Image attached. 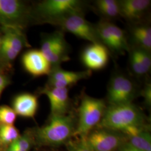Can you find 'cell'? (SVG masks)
Here are the masks:
<instances>
[{
	"instance_id": "20",
	"label": "cell",
	"mask_w": 151,
	"mask_h": 151,
	"mask_svg": "<svg viewBox=\"0 0 151 151\" xmlns=\"http://www.w3.org/2000/svg\"><path fill=\"white\" fill-rule=\"evenodd\" d=\"M64 39H65V35L62 32L58 31L46 35L43 38L40 50L47 59L49 54L54 47Z\"/></svg>"
},
{
	"instance_id": "9",
	"label": "cell",
	"mask_w": 151,
	"mask_h": 151,
	"mask_svg": "<svg viewBox=\"0 0 151 151\" xmlns=\"http://www.w3.org/2000/svg\"><path fill=\"white\" fill-rule=\"evenodd\" d=\"M86 137L93 151H116L126 142L122 133L100 127Z\"/></svg>"
},
{
	"instance_id": "4",
	"label": "cell",
	"mask_w": 151,
	"mask_h": 151,
	"mask_svg": "<svg viewBox=\"0 0 151 151\" xmlns=\"http://www.w3.org/2000/svg\"><path fill=\"white\" fill-rule=\"evenodd\" d=\"M107 106L105 100L85 94L78 109V119L74 137H86L103 118Z\"/></svg>"
},
{
	"instance_id": "11",
	"label": "cell",
	"mask_w": 151,
	"mask_h": 151,
	"mask_svg": "<svg viewBox=\"0 0 151 151\" xmlns=\"http://www.w3.org/2000/svg\"><path fill=\"white\" fill-rule=\"evenodd\" d=\"M91 70L70 71L63 70L59 67L52 69L48 75V80L44 87L68 88L77 83L79 81L87 79L91 75Z\"/></svg>"
},
{
	"instance_id": "15",
	"label": "cell",
	"mask_w": 151,
	"mask_h": 151,
	"mask_svg": "<svg viewBox=\"0 0 151 151\" xmlns=\"http://www.w3.org/2000/svg\"><path fill=\"white\" fill-rule=\"evenodd\" d=\"M12 108L16 115L27 118H34L38 110V97L27 92L20 93L14 98Z\"/></svg>"
},
{
	"instance_id": "30",
	"label": "cell",
	"mask_w": 151,
	"mask_h": 151,
	"mask_svg": "<svg viewBox=\"0 0 151 151\" xmlns=\"http://www.w3.org/2000/svg\"><path fill=\"white\" fill-rule=\"evenodd\" d=\"M5 149L0 145V151H5Z\"/></svg>"
},
{
	"instance_id": "6",
	"label": "cell",
	"mask_w": 151,
	"mask_h": 151,
	"mask_svg": "<svg viewBox=\"0 0 151 151\" xmlns=\"http://www.w3.org/2000/svg\"><path fill=\"white\" fill-rule=\"evenodd\" d=\"M4 35L0 48V60L10 63L25 47L29 45L22 28L11 26H2Z\"/></svg>"
},
{
	"instance_id": "10",
	"label": "cell",
	"mask_w": 151,
	"mask_h": 151,
	"mask_svg": "<svg viewBox=\"0 0 151 151\" xmlns=\"http://www.w3.org/2000/svg\"><path fill=\"white\" fill-rule=\"evenodd\" d=\"M110 52L103 44L91 43L82 50L81 60L87 70H100L108 65Z\"/></svg>"
},
{
	"instance_id": "23",
	"label": "cell",
	"mask_w": 151,
	"mask_h": 151,
	"mask_svg": "<svg viewBox=\"0 0 151 151\" xmlns=\"http://www.w3.org/2000/svg\"><path fill=\"white\" fill-rule=\"evenodd\" d=\"M68 151H93L88 144L86 137H77L71 139L65 145Z\"/></svg>"
},
{
	"instance_id": "26",
	"label": "cell",
	"mask_w": 151,
	"mask_h": 151,
	"mask_svg": "<svg viewBox=\"0 0 151 151\" xmlns=\"http://www.w3.org/2000/svg\"><path fill=\"white\" fill-rule=\"evenodd\" d=\"M140 95L144 98V102L147 107L151 105V83L147 82L140 91Z\"/></svg>"
},
{
	"instance_id": "2",
	"label": "cell",
	"mask_w": 151,
	"mask_h": 151,
	"mask_svg": "<svg viewBox=\"0 0 151 151\" xmlns=\"http://www.w3.org/2000/svg\"><path fill=\"white\" fill-rule=\"evenodd\" d=\"M77 120L72 113L50 115L47 124L31 129L35 146L58 147L65 145L74 137Z\"/></svg>"
},
{
	"instance_id": "8",
	"label": "cell",
	"mask_w": 151,
	"mask_h": 151,
	"mask_svg": "<svg viewBox=\"0 0 151 151\" xmlns=\"http://www.w3.org/2000/svg\"><path fill=\"white\" fill-rule=\"evenodd\" d=\"M61 29L76 37L90 42L101 43L97 34L96 25L88 22L83 13H76L64 19L58 25Z\"/></svg>"
},
{
	"instance_id": "21",
	"label": "cell",
	"mask_w": 151,
	"mask_h": 151,
	"mask_svg": "<svg viewBox=\"0 0 151 151\" xmlns=\"http://www.w3.org/2000/svg\"><path fill=\"white\" fill-rule=\"evenodd\" d=\"M128 52L129 53V65L132 74L138 78L145 77L148 73L139 59L135 49L129 46Z\"/></svg>"
},
{
	"instance_id": "12",
	"label": "cell",
	"mask_w": 151,
	"mask_h": 151,
	"mask_svg": "<svg viewBox=\"0 0 151 151\" xmlns=\"http://www.w3.org/2000/svg\"><path fill=\"white\" fill-rule=\"evenodd\" d=\"M40 92L48 98L51 115H65L70 113V100L68 88L44 87Z\"/></svg>"
},
{
	"instance_id": "29",
	"label": "cell",
	"mask_w": 151,
	"mask_h": 151,
	"mask_svg": "<svg viewBox=\"0 0 151 151\" xmlns=\"http://www.w3.org/2000/svg\"><path fill=\"white\" fill-rule=\"evenodd\" d=\"M5 151H20L18 148H17L14 145H11L9 146L5 149Z\"/></svg>"
},
{
	"instance_id": "1",
	"label": "cell",
	"mask_w": 151,
	"mask_h": 151,
	"mask_svg": "<svg viewBox=\"0 0 151 151\" xmlns=\"http://www.w3.org/2000/svg\"><path fill=\"white\" fill-rule=\"evenodd\" d=\"M146 116L132 103L109 105L98 127L118 132L125 137L149 129Z\"/></svg>"
},
{
	"instance_id": "7",
	"label": "cell",
	"mask_w": 151,
	"mask_h": 151,
	"mask_svg": "<svg viewBox=\"0 0 151 151\" xmlns=\"http://www.w3.org/2000/svg\"><path fill=\"white\" fill-rule=\"evenodd\" d=\"M32 19V10L22 1L0 0V24L2 26L24 27Z\"/></svg>"
},
{
	"instance_id": "13",
	"label": "cell",
	"mask_w": 151,
	"mask_h": 151,
	"mask_svg": "<svg viewBox=\"0 0 151 151\" xmlns=\"http://www.w3.org/2000/svg\"><path fill=\"white\" fill-rule=\"evenodd\" d=\"M151 4L150 0L119 1L120 16L132 24L142 23Z\"/></svg>"
},
{
	"instance_id": "14",
	"label": "cell",
	"mask_w": 151,
	"mask_h": 151,
	"mask_svg": "<svg viewBox=\"0 0 151 151\" xmlns=\"http://www.w3.org/2000/svg\"><path fill=\"white\" fill-rule=\"evenodd\" d=\"M25 70L31 75L40 77L49 75L52 67L40 50L32 49L25 53L22 58Z\"/></svg>"
},
{
	"instance_id": "24",
	"label": "cell",
	"mask_w": 151,
	"mask_h": 151,
	"mask_svg": "<svg viewBox=\"0 0 151 151\" xmlns=\"http://www.w3.org/2000/svg\"><path fill=\"white\" fill-rule=\"evenodd\" d=\"M16 114L12 108L7 105H0V125H14Z\"/></svg>"
},
{
	"instance_id": "5",
	"label": "cell",
	"mask_w": 151,
	"mask_h": 151,
	"mask_svg": "<svg viewBox=\"0 0 151 151\" xmlns=\"http://www.w3.org/2000/svg\"><path fill=\"white\" fill-rule=\"evenodd\" d=\"M139 93L138 85L130 76L119 70L114 72L107 90L106 98L109 105L132 103Z\"/></svg>"
},
{
	"instance_id": "18",
	"label": "cell",
	"mask_w": 151,
	"mask_h": 151,
	"mask_svg": "<svg viewBox=\"0 0 151 151\" xmlns=\"http://www.w3.org/2000/svg\"><path fill=\"white\" fill-rule=\"evenodd\" d=\"M126 142L141 151H151V137L149 129L143 130L125 137Z\"/></svg>"
},
{
	"instance_id": "31",
	"label": "cell",
	"mask_w": 151,
	"mask_h": 151,
	"mask_svg": "<svg viewBox=\"0 0 151 151\" xmlns=\"http://www.w3.org/2000/svg\"><path fill=\"white\" fill-rule=\"evenodd\" d=\"M1 43H2V37H1V36H0V48H1Z\"/></svg>"
},
{
	"instance_id": "16",
	"label": "cell",
	"mask_w": 151,
	"mask_h": 151,
	"mask_svg": "<svg viewBox=\"0 0 151 151\" xmlns=\"http://www.w3.org/2000/svg\"><path fill=\"white\" fill-rule=\"evenodd\" d=\"M132 45L129 46L142 49L151 52V28L143 22L133 24L130 29Z\"/></svg>"
},
{
	"instance_id": "22",
	"label": "cell",
	"mask_w": 151,
	"mask_h": 151,
	"mask_svg": "<svg viewBox=\"0 0 151 151\" xmlns=\"http://www.w3.org/2000/svg\"><path fill=\"white\" fill-rule=\"evenodd\" d=\"M12 145H14L21 151H30L35 146L34 140L31 129H27Z\"/></svg>"
},
{
	"instance_id": "28",
	"label": "cell",
	"mask_w": 151,
	"mask_h": 151,
	"mask_svg": "<svg viewBox=\"0 0 151 151\" xmlns=\"http://www.w3.org/2000/svg\"><path fill=\"white\" fill-rule=\"evenodd\" d=\"M116 151H141L137 150L133 146L130 145L127 142H125L122 145L120 146L119 148Z\"/></svg>"
},
{
	"instance_id": "25",
	"label": "cell",
	"mask_w": 151,
	"mask_h": 151,
	"mask_svg": "<svg viewBox=\"0 0 151 151\" xmlns=\"http://www.w3.org/2000/svg\"><path fill=\"white\" fill-rule=\"evenodd\" d=\"M133 47L135 49L136 53L138 55L142 64L145 68L147 73H148L150 72L151 69V52L142 49L137 48L135 47Z\"/></svg>"
},
{
	"instance_id": "19",
	"label": "cell",
	"mask_w": 151,
	"mask_h": 151,
	"mask_svg": "<svg viewBox=\"0 0 151 151\" xmlns=\"http://www.w3.org/2000/svg\"><path fill=\"white\" fill-rule=\"evenodd\" d=\"M20 135L14 125H0V145L5 149L13 144Z\"/></svg>"
},
{
	"instance_id": "3",
	"label": "cell",
	"mask_w": 151,
	"mask_h": 151,
	"mask_svg": "<svg viewBox=\"0 0 151 151\" xmlns=\"http://www.w3.org/2000/svg\"><path fill=\"white\" fill-rule=\"evenodd\" d=\"M86 2L80 0H45L32 11V18L39 22L58 25L67 16L85 13Z\"/></svg>"
},
{
	"instance_id": "27",
	"label": "cell",
	"mask_w": 151,
	"mask_h": 151,
	"mask_svg": "<svg viewBox=\"0 0 151 151\" xmlns=\"http://www.w3.org/2000/svg\"><path fill=\"white\" fill-rule=\"evenodd\" d=\"M10 81L9 78L3 74L0 73V97L4 90L9 85Z\"/></svg>"
},
{
	"instance_id": "17",
	"label": "cell",
	"mask_w": 151,
	"mask_h": 151,
	"mask_svg": "<svg viewBox=\"0 0 151 151\" xmlns=\"http://www.w3.org/2000/svg\"><path fill=\"white\" fill-rule=\"evenodd\" d=\"M96 10L103 16L104 20L116 19L120 16L119 1L117 0H97L94 2Z\"/></svg>"
}]
</instances>
